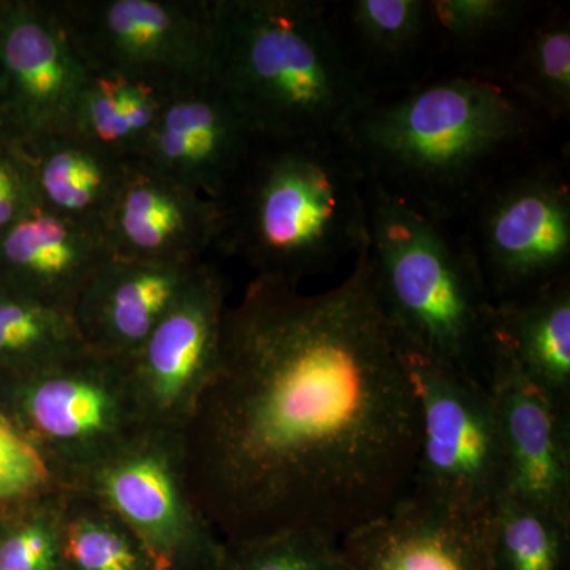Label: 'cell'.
Instances as JSON below:
<instances>
[{"mask_svg": "<svg viewBox=\"0 0 570 570\" xmlns=\"http://www.w3.org/2000/svg\"><path fill=\"white\" fill-rule=\"evenodd\" d=\"M332 17L371 88L373 71L407 62L433 40L428 0H347L332 3Z\"/></svg>", "mask_w": 570, "mask_h": 570, "instance_id": "7402d4cb", "label": "cell"}, {"mask_svg": "<svg viewBox=\"0 0 570 570\" xmlns=\"http://www.w3.org/2000/svg\"><path fill=\"white\" fill-rule=\"evenodd\" d=\"M41 208L100 223L127 159L69 130L22 142Z\"/></svg>", "mask_w": 570, "mask_h": 570, "instance_id": "ffe728a7", "label": "cell"}, {"mask_svg": "<svg viewBox=\"0 0 570 570\" xmlns=\"http://www.w3.org/2000/svg\"><path fill=\"white\" fill-rule=\"evenodd\" d=\"M212 80L261 141L341 138L374 94L321 0H214Z\"/></svg>", "mask_w": 570, "mask_h": 570, "instance_id": "3957f363", "label": "cell"}, {"mask_svg": "<svg viewBox=\"0 0 570 570\" xmlns=\"http://www.w3.org/2000/svg\"><path fill=\"white\" fill-rule=\"evenodd\" d=\"M352 261L330 291L254 277L225 309L216 370L183 430L187 485L224 542L343 539L411 491L417 393L367 235Z\"/></svg>", "mask_w": 570, "mask_h": 570, "instance_id": "6da1fadb", "label": "cell"}, {"mask_svg": "<svg viewBox=\"0 0 570 570\" xmlns=\"http://www.w3.org/2000/svg\"><path fill=\"white\" fill-rule=\"evenodd\" d=\"M219 570H347L341 539L288 530L245 542H224Z\"/></svg>", "mask_w": 570, "mask_h": 570, "instance_id": "4316f807", "label": "cell"}, {"mask_svg": "<svg viewBox=\"0 0 570 570\" xmlns=\"http://www.w3.org/2000/svg\"><path fill=\"white\" fill-rule=\"evenodd\" d=\"M428 10L434 43L459 55V67L475 69L479 55L489 48L502 45L509 56L524 26L538 10V3L528 0H428Z\"/></svg>", "mask_w": 570, "mask_h": 570, "instance_id": "484cf974", "label": "cell"}, {"mask_svg": "<svg viewBox=\"0 0 570 570\" xmlns=\"http://www.w3.org/2000/svg\"><path fill=\"white\" fill-rule=\"evenodd\" d=\"M71 130L122 159L135 157L132 140L119 107L118 81L115 78L92 75L81 94Z\"/></svg>", "mask_w": 570, "mask_h": 570, "instance_id": "f546056e", "label": "cell"}, {"mask_svg": "<svg viewBox=\"0 0 570 570\" xmlns=\"http://www.w3.org/2000/svg\"><path fill=\"white\" fill-rule=\"evenodd\" d=\"M460 234L494 306L570 279V179L534 157L498 179Z\"/></svg>", "mask_w": 570, "mask_h": 570, "instance_id": "ba28073f", "label": "cell"}, {"mask_svg": "<svg viewBox=\"0 0 570 570\" xmlns=\"http://www.w3.org/2000/svg\"><path fill=\"white\" fill-rule=\"evenodd\" d=\"M366 230L379 306L403 352L487 382L494 303L460 232L370 184Z\"/></svg>", "mask_w": 570, "mask_h": 570, "instance_id": "5b68a950", "label": "cell"}, {"mask_svg": "<svg viewBox=\"0 0 570 570\" xmlns=\"http://www.w3.org/2000/svg\"><path fill=\"white\" fill-rule=\"evenodd\" d=\"M58 490L62 487L39 452L0 412V520Z\"/></svg>", "mask_w": 570, "mask_h": 570, "instance_id": "f1b7e54d", "label": "cell"}, {"mask_svg": "<svg viewBox=\"0 0 570 570\" xmlns=\"http://www.w3.org/2000/svg\"><path fill=\"white\" fill-rule=\"evenodd\" d=\"M498 73L546 121H569L568 10L562 6L538 7Z\"/></svg>", "mask_w": 570, "mask_h": 570, "instance_id": "44dd1931", "label": "cell"}, {"mask_svg": "<svg viewBox=\"0 0 570 570\" xmlns=\"http://www.w3.org/2000/svg\"><path fill=\"white\" fill-rule=\"evenodd\" d=\"M202 262L111 255L82 288L71 311L86 346L100 354L132 356L175 305Z\"/></svg>", "mask_w": 570, "mask_h": 570, "instance_id": "e0dca14e", "label": "cell"}, {"mask_svg": "<svg viewBox=\"0 0 570 570\" xmlns=\"http://www.w3.org/2000/svg\"><path fill=\"white\" fill-rule=\"evenodd\" d=\"M99 225L112 255L194 264L217 247L224 208L132 157Z\"/></svg>", "mask_w": 570, "mask_h": 570, "instance_id": "5bb4252c", "label": "cell"}, {"mask_svg": "<svg viewBox=\"0 0 570 570\" xmlns=\"http://www.w3.org/2000/svg\"><path fill=\"white\" fill-rule=\"evenodd\" d=\"M18 145H22L21 135L18 132L6 104L0 99V149Z\"/></svg>", "mask_w": 570, "mask_h": 570, "instance_id": "1f68e13d", "label": "cell"}, {"mask_svg": "<svg viewBox=\"0 0 570 570\" xmlns=\"http://www.w3.org/2000/svg\"><path fill=\"white\" fill-rule=\"evenodd\" d=\"M216 265L202 262L175 305L129 356L146 425L184 430L219 358L227 302Z\"/></svg>", "mask_w": 570, "mask_h": 570, "instance_id": "8fae6325", "label": "cell"}, {"mask_svg": "<svg viewBox=\"0 0 570 570\" xmlns=\"http://www.w3.org/2000/svg\"><path fill=\"white\" fill-rule=\"evenodd\" d=\"M220 205L217 249L287 284L332 272L367 235L365 178L340 137L258 142Z\"/></svg>", "mask_w": 570, "mask_h": 570, "instance_id": "277c9868", "label": "cell"}, {"mask_svg": "<svg viewBox=\"0 0 570 570\" xmlns=\"http://www.w3.org/2000/svg\"><path fill=\"white\" fill-rule=\"evenodd\" d=\"M80 489L110 505L164 570H219L224 540L187 485L181 430L142 428Z\"/></svg>", "mask_w": 570, "mask_h": 570, "instance_id": "30bf717a", "label": "cell"}, {"mask_svg": "<svg viewBox=\"0 0 570 570\" xmlns=\"http://www.w3.org/2000/svg\"><path fill=\"white\" fill-rule=\"evenodd\" d=\"M73 314L0 292V379L36 373L86 348Z\"/></svg>", "mask_w": 570, "mask_h": 570, "instance_id": "d4e9b609", "label": "cell"}, {"mask_svg": "<svg viewBox=\"0 0 570 570\" xmlns=\"http://www.w3.org/2000/svg\"><path fill=\"white\" fill-rule=\"evenodd\" d=\"M111 255L99 224L39 206L0 235V292L71 313Z\"/></svg>", "mask_w": 570, "mask_h": 570, "instance_id": "2e32d148", "label": "cell"}, {"mask_svg": "<svg viewBox=\"0 0 570 570\" xmlns=\"http://www.w3.org/2000/svg\"><path fill=\"white\" fill-rule=\"evenodd\" d=\"M92 75L167 97L212 78L214 0H51Z\"/></svg>", "mask_w": 570, "mask_h": 570, "instance_id": "52a82bcc", "label": "cell"}, {"mask_svg": "<svg viewBox=\"0 0 570 570\" xmlns=\"http://www.w3.org/2000/svg\"><path fill=\"white\" fill-rule=\"evenodd\" d=\"M487 385L504 456V493L570 523V412L532 384L497 336Z\"/></svg>", "mask_w": 570, "mask_h": 570, "instance_id": "4fadbf2b", "label": "cell"}, {"mask_svg": "<svg viewBox=\"0 0 570 570\" xmlns=\"http://www.w3.org/2000/svg\"><path fill=\"white\" fill-rule=\"evenodd\" d=\"M61 562L62 570H164L132 528L85 489L63 493Z\"/></svg>", "mask_w": 570, "mask_h": 570, "instance_id": "603a6c76", "label": "cell"}, {"mask_svg": "<svg viewBox=\"0 0 570 570\" xmlns=\"http://www.w3.org/2000/svg\"><path fill=\"white\" fill-rule=\"evenodd\" d=\"M258 142L249 124L209 78L165 99L137 159L220 204Z\"/></svg>", "mask_w": 570, "mask_h": 570, "instance_id": "9a60e30c", "label": "cell"}, {"mask_svg": "<svg viewBox=\"0 0 570 570\" xmlns=\"http://www.w3.org/2000/svg\"><path fill=\"white\" fill-rule=\"evenodd\" d=\"M403 355L422 422L409 494L482 521L505 489L504 456L489 385L455 367Z\"/></svg>", "mask_w": 570, "mask_h": 570, "instance_id": "9c48e42d", "label": "cell"}, {"mask_svg": "<svg viewBox=\"0 0 570 570\" xmlns=\"http://www.w3.org/2000/svg\"><path fill=\"white\" fill-rule=\"evenodd\" d=\"M494 336L532 384L570 412V279L494 306Z\"/></svg>", "mask_w": 570, "mask_h": 570, "instance_id": "d6986e66", "label": "cell"}, {"mask_svg": "<svg viewBox=\"0 0 570 570\" xmlns=\"http://www.w3.org/2000/svg\"><path fill=\"white\" fill-rule=\"evenodd\" d=\"M487 570H569L570 523L502 493L482 521Z\"/></svg>", "mask_w": 570, "mask_h": 570, "instance_id": "cb8c5ba5", "label": "cell"}, {"mask_svg": "<svg viewBox=\"0 0 570 570\" xmlns=\"http://www.w3.org/2000/svg\"><path fill=\"white\" fill-rule=\"evenodd\" d=\"M482 521L407 493L344 535L341 550L347 570H487Z\"/></svg>", "mask_w": 570, "mask_h": 570, "instance_id": "ac0fdd59", "label": "cell"}, {"mask_svg": "<svg viewBox=\"0 0 570 570\" xmlns=\"http://www.w3.org/2000/svg\"><path fill=\"white\" fill-rule=\"evenodd\" d=\"M91 77L51 0H0V99L22 142L69 132Z\"/></svg>", "mask_w": 570, "mask_h": 570, "instance_id": "7c38bea8", "label": "cell"}, {"mask_svg": "<svg viewBox=\"0 0 570 570\" xmlns=\"http://www.w3.org/2000/svg\"><path fill=\"white\" fill-rule=\"evenodd\" d=\"M547 124L497 71L456 66L374 92L341 140L366 184L455 228L498 179L538 157Z\"/></svg>", "mask_w": 570, "mask_h": 570, "instance_id": "7a4b0ae2", "label": "cell"}, {"mask_svg": "<svg viewBox=\"0 0 570 570\" xmlns=\"http://www.w3.org/2000/svg\"><path fill=\"white\" fill-rule=\"evenodd\" d=\"M63 493L36 499L0 520V570H62Z\"/></svg>", "mask_w": 570, "mask_h": 570, "instance_id": "83f0119b", "label": "cell"}, {"mask_svg": "<svg viewBox=\"0 0 570 570\" xmlns=\"http://www.w3.org/2000/svg\"><path fill=\"white\" fill-rule=\"evenodd\" d=\"M39 206L22 145L0 149V235Z\"/></svg>", "mask_w": 570, "mask_h": 570, "instance_id": "4dcf8cb0", "label": "cell"}, {"mask_svg": "<svg viewBox=\"0 0 570 570\" xmlns=\"http://www.w3.org/2000/svg\"><path fill=\"white\" fill-rule=\"evenodd\" d=\"M13 423L62 489H80L146 425L129 358L86 347L61 362L3 381Z\"/></svg>", "mask_w": 570, "mask_h": 570, "instance_id": "8992f818", "label": "cell"}]
</instances>
